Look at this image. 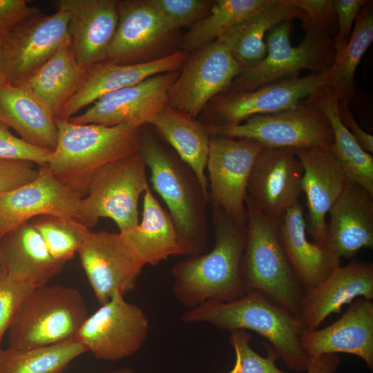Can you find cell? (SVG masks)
<instances>
[{
  "label": "cell",
  "mask_w": 373,
  "mask_h": 373,
  "mask_svg": "<svg viewBox=\"0 0 373 373\" xmlns=\"http://www.w3.org/2000/svg\"><path fill=\"white\" fill-rule=\"evenodd\" d=\"M124 242L144 262L155 266L173 256H184L175 225L148 186L143 195L142 220L119 232Z\"/></svg>",
  "instance_id": "28"
},
{
  "label": "cell",
  "mask_w": 373,
  "mask_h": 373,
  "mask_svg": "<svg viewBox=\"0 0 373 373\" xmlns=\"http://www.w3.org/2000/svg\"><path fill=\"white\" fill-rule=\"evenodd\" d=\"M204 126L209 136L250 140L267 149L328 148L334 140L327 117L307 98L293 109L255 115L238 125Z\"/></svg>",
  "instance_id": "9"
},
{
  "label": "cell",
  "mask_w": 373,
  "mask_h": 373,
  "mask_svg": "<svg viewBox=\"0 0 373 373\" xmlns=\"http://www.w3.org/2000/svg\"><path fill=\"white\" fill-rule=\"evenodd\" d=\"M350 104L338 100L341 119L361 148L369 153H373V136L365 132L357 123L350 109Z\"/></svg>",
  "instance_id": "46"
},
{
  "label": "cell",
  "mask_w": 373,
  "mask_h": 373,
  "mask_svg": "<svg viewBox=\"0 0 373 373\" xmlns=\"http://www.w3.org/2000/svg\"><path fill=\"white\" fill-rule=\"evenodd\" d=\"M373 39L372 1H368L359 12L347 44L332 66L329 84L338 100L350 104L354 90V75L362 56Z\"/></svg>",
  "instance_id": "36"
},
{
  "label": "cell",
  "mask_w": 373,
  "mask_h": 373,
  "mask_svg": "<svg viewBox=\"0 0 373 373\" xmlns=\"http://www.w3.org/2000/svg\"><path fill=\"white\" fill-rule=\"evenodd\" d=\"M52 151L15 136L8 126L0 122V160L29 162L41 167L47 165Z\"/></svg>",
  "instance_id": "40"
},
{
  "label": "cell",
  "mask_w": 373,
  "mask_h": 373,
  "mask_svg": "<svg viewBox=\"0 0 373 373\" xmlns=\"http://www.w3.org/2000/svg\"><path fill=\"white\" fill-rule=\"evenodd\" d=\"M169 26L175 30L191 26L205 18L213 0H149Z\"/></svg>",
  "instance_id": "39"
},
{
  "label": "cell",
  "mask_w": 373,
  "mask_h": 373,
  "mask_svg": "<svg viewBox=\"0 0 373 373\" xmlns=\"http://www.w3.org/2000/svg\"><path fill=\"white\" fill-rule=\"evenodd\" d=\"M0 247L6 274L35 287L46 284L64 265L52 257L30 221L3 235Z\"/></svg>",
  "instance_id": "27"
},
{
  "label": "cell",
  "mask_w": 373,
  "mask_h": 373,
  "mask_svg": "<svg viewBox=\"0 0 373 373\" xmlns=\"http://www.w3.org/2000/svg\"><path fill=\"white\" fill-rule=\"evenodd\" d=\"M87 352L77 340L17 350H0V373H62L76 358Z\"/></svg>",
  "instance_id": "35"
},
{
  "label": "cell",
  "mask_w": 373,
  "mask_h": 373,
  "mask_svg": "<svg viewBox=\"0 0 373 373\" xmlns=\"http://www.w3.org/2000/svg\"><path fill=\"white\" fill-rule=\"evenodd\" d=\"M174 149L177 155L193 171L204 192L209 195L205 169L209 135L204 124L169 106L150 123Z\"/></svg>",
  "instance_id": "32"
},
{
  "label": "cell",
  "mask_w": 373,
  "mask_h": 373,
  "mask_svg": "<svg viewBox=\"0 0 373 373\" xmlns=\"http://www.w3.org/2000/svg\"><path fill=\"white\" fill-rule=\"evenodd\" d=\"M300 345L309 358L324 354L356 355L373 369V303L359 298L349 304L342 316L321 329L305 330Z\"/></svg>",
  "instance_id": "24"
},
{
  "label": "cell",
  "mask_w": 373,
  "mask_h": 373,
  "mask_svg": "<svg viewBox=\"0 0 373 373\" xmlns=\"http://www.w3.org/2000/svg\"><path fill=\"white\" fill-rule=\"evenodd\" d=\"M211 212L213 249L189 256L171 269L172 293L186 310L207 300L231 301L246 293L242 272L246 224L213 205Z\"/></svg>",
  "instance_id": "1"
},
{
  "label": "cell",
  "mask_w": 373,
  "mask_h": 373,
  "mask_svg": "<svg viewBox=\"0 0 373 373\" xmlns=\"http://www.w3.org/2000/svg\"><path fill=\"white\" fill-rule=\"evenodd\" d=\"M0 122L33 145L50 150L57 146L53 112L26 86H0Z\"/></svg>",
  "instance_id": "26"
},
{
  "label": "cell",
  "mask_w": 373,
  "mask_h": 373,
  "mask_svg": "<svg viewBox=\"0 0 373 373\" xmlns=\"http://www.w3.org/2000/svg\"><path fill=\"white\" fill-rule=\"evenodd\" d=\"M266 148L250 140L210 135L207 166L211 205L236 222H247V184L252 168Z\"/></svg>",
  "instance_id": "14"
},
{
  "label": "cell",
  "mask_w": 373,
  "mask_h": 373,
  "mask_svg": "<svg viewBox=\"0 0 373 373\" xmlns=\"http://www.w3.org/2000/svg\"><path fill=\"white\" fill-rule=\"evenodd\" d=\"M246 241L242 272L246 292L256 291L298 316L305 289L280 242L278 221L247 197Z\"/></svg>",
  "instance_id": "5"
},
{
  "label": "cell",
  "mask_w": 373,
  "mask_h": 373,
  "mask_svg": "<svg viewBox=\"0 0 373 373\" xmlns=\"http://www.w3.org/2000/svg\"><path fill=\"white\" fill-rule=\"evenodd\" d=\"M0 240H1V238H0ZM5 275H6V273H5V269L3 267L1 247H0V280L4 277Z\"/></svg>",
  "instance_id": "50"
},
{
  "label": "cell",
  "mask_w": 373,
  "mask_h": 373,
  "mask_svg": "<svg viewBox=\"0 0 373 373\" xmlns=\"http://www.w3.org/2000/svg\"><path fill=\"white\" fill-rule=\"evenodd\" d=\"M88 71L77 61L69 37L23 86L43 101L56 117L79 89Z\"/></svg>",
  "instance_id": "33"
},
{
  "label": "cell",
  "mask_w": 373,
  "mask_h": 373,
  "mask_svg": "<svg viewBox=\"0 0 373 373\" xmlns=\"http://www.w3.org/2000/svg\"><path fill=\"white\" fill-rule=\"evenodd\" d=\"M5 35H0V52H1V48L2 43H3ZM6 83H7L6 81L0 70V86Z\"/></svg>",
  "instance_id": "49"
},
{
  "label": "cell",
  "mask_w": 373,
  "mask_h": 373,
  "mask_svg": "<svg viewBox=\"0 0 373 373\" xmlns=\"http://www.w3.org/2000/svg\"><path fill=\"white\" fill-rule=\"evenodd\" d=\"M106 373H134V371L133 370L132 368L129 367H124L118 370L106 372Z\"/></svg>",
  "instance_id": "48"
},
{
  "label": "cell",
  "mask_w": 373,
  "mask_h": 373,
  "mask_svg": "<svg viewBox=\"0 0 373 373\" xmlns=\"http://www.w3.org/2000/svg\"><path fill=\"white\" fill-rule=\"evenodd\" d=\"M356 298L373 299V264L353 260L334 267L320 283L305 289L300 303V318L305 330L318 329L332 313Z\"/></svg>",
  "instance_id": "22"
},
{
  "label": "cell",
  "mask_w": 373,
  "mask_h": 373,
  "mask_svg": "<svg viewBox=\"0 0 373 373\" xmlns=\"http://www.w3.org/2000/svg\"><path fill=\"white\" fill-rule=\"evenodd\" d=\"M251 336L243 329L230 332L229 343L236 360L234 366L227 373H286L276 365L277 355L267 343H264L267 355L262 356L251 347Z\"/></svg>",
  "instance_id": "38"
},
{
  "label": "cell",
  "mask_w": 373,
  "mask_h": 373,
  "mask_svg": "<svg viewBox=\"0 0 373 373\" xmlns=\"http://www.w3.org/2000/svg\"><path fill=\"white\" fill-rule=\"evenodd\" d=\"M273 0H216L209 14L181 37L180 50L190 53L216 41Z\"/></svg>",
  "instance_id": "34"
},
{
  "label": "cell",
  "mask_w": 373,
  "mask_h": 373,
  "mask_svg": "<svg viewBox=\"0 0 373 373\" xmlns=\"http://www.w3.org/2000/svg\"><path fill=\"white\" fill-rule=\"evenodd\" d=\"M179 71L158 74L133 86L106 94L85 112L68 120L77 124H96L107 126L126 124L142 128L150 124L168 106L169 90Z\"/></svg>",
  "instance_id": "17"
},
{
  "label": "cell",
  "mask_w": 373,
  "mask_h": 373,
  "mask_svg": "<svg viewBox=\"0 0 373 373\" xmlns=\"http://www.w3.org/2000/svg\"><path fill=\"white\" fill-rule=\"evenodd\" d=\"M35 287L7 274L0 280V350L3 335L8 330L19 304Z\"/></svg>",
  "instance_id": "41"
},
{
  "label": "cell",
  "mask_w": 373,
  "mask_h": 373,
  "mask_svg": "<svg viewBox=\"0 0 373 373\" xmlns=\"http://www.w3.org/2000/svg\"><path fill=\"white\" fill-rule=\"evenodd\" d=\"M290 1L305 13V18L307 20L321 27L331 36L336 31L337 21L333 0H290Z\"/></svg>",
  "instance_id": "44"
},
{
  "label": "cell",
  "mask_w": 373,
  "mask_h": 373,
  "mask_svg": "<svg viewBox=\"0 0 373 373\" xmlns=\"http://www.w3.org/2000/svg\"><path fill=\"white\" fill-rule=\"evenodd\" d=\"M190 54L180 50L160 59L134 65L117 64L108 60L100 62L88 70L79 89L55 118L69 119L82 108L106 94L133 86L158 74L179 71Z\"/></svg>",
  "instance_id": "25"
},
{
  "label": "cell",
  "mask_w": 373,
  "mask_h": 373,
  "mask_svg": "<svg viewBox=\"0 0 373 373\" xmlns=\"http://www.w3.org/2000/svg\"><path fill=\"white\" fill-rule=\"evenodd\" d=\"M57 142L47 164L66 186L84 198L102 166L140 151L141 128L77 124L55 118Z\"/></svg>",
  "instance_id": "4"
},
{
  "label": "cell",
  "mask_w": 373,
  "mask_h": 373,
  "mask_svg": "<svg viewBox=\"0 0 373 373\" xmlns=\"http://www.w3.org/2000/svg\"><path fill=\"white\" fill-rule=\"evenodd\" d=\"M77 254L98 303L116 293L132 291L146 265L122 240L119 233L90 231Z\"/></svg>",
  "instance_id": "16"
},
{
  "label": "cell",
  "mask_w": 373,
  "mask_h": 373,
  "mask_svg": "<svg viewBox=\"0 0 373 373\" xmlns=\"http://www.w3.org/2000/svg\"><path fill=\"white\" fill-rule=\"evenodd\" d=\"M88 316L77 289L46 284L36 287L17 309L8 330V348L24 350L76 339Z\"/></svg>",
  "instance_id": "6"
},
{
  "label": "cell",
  "mask_w": 373,
  "mask_h": 373,
  "mask_svg": "<svg viewBox=\"0 0 373 373\" xmlns=\"http://www.w3.org/2000/svg\"><path fill=\"white\" fill-rule=\"evenodd\" d=\"M68 14L36 12L4 36L0 70L7 83L23 86L69 38Z\"/></svg>",
  "instance_id": "12"
},
{
  "label": "cell",
  "mask_w": 373,
  "mask_h": 373,
  "mask_svg": "<svg viewBox=\"0 0 373 373\" xmlns=\"http://www.w3.org/2000/svg\"><path fill=\"white\" fill-rule=\"evenodd\" d=\"M372 198L363 187L347 181L330 209L324 249L335 266L363 248H373Z\"/></svg>",
  "instance_id": "23"
},
{
  "label": "cell",
  "mask_w": 373,
  "mask_h": 373,
  "mask_svg": "<svg viewBox=\"0 0 373 373\" xmlns=\"http://www.w3.org/2000/svg\"><path fill=\"white\" fill-rule=\"evenodd\" d=\"M184 323H207L229 332L251 330L269 342L278 358L289 369L306 371L309 357L300 345L305 331L300 318L256 291L231 301L207 300L186 310Z\"/></svg>",
  "instance_id": "2"
},
{
  "label": "cell",
  "mask_w": 373,
  "mask_h": 373,
  "mask_svg": "<svg viewBox=\"0 0 373 373\" xmlns=\"http://www.w3.org/2000/svg\"><path fill=\"white\" fill-rule=\"evenodd\" d=\"M240 70L228 47L217 39L190 54L169 90L168 106L196 118Z\"/></svg>",
  "instance_id": "15"
},
{
  "label": "cell",
  "mask_w": 373,
  "mask_h": 373,
  "mask_svg": "<svg viewBox=\"0 0 373 373\" xmlns=\"http://www.w3.org/2000/svg\"><path fill=\"white\" fill-rule=\"evenodd\" d=\"M294 150L303 169L302 190L305 193L307 206L306 231L314 242L324 248L326 216L348 180L341 163L328 148Z\"/></svg>",
  "instance_id": "20"
},
{
  "label": "cell",
  "mask_w": 373,
  "mask_h": 373,
  "mask_svg": "<svg viewBox=\"0 0 373 373\" xmlns=\"http://www.w3.org/2000/svg\"><path fill=\"white\" fill-rule=\"evenodd\" d=\"M150 321L138 305L116 292L86 320L76 340L97 359L117 361L137 353L144 344Z\"/></svg>",
  "instance_id": "13"
},
{
  "label": "cell",
  "mask_w": 373,
  "mask_h": 373,
  "mask_svg": "<svg viewBox=\"0 0 373 373\" xmlns=\"http://www.w3.org/2000/svg\"><path fill=\"white\" fill-rule=\"evenodd\" d=\"M30 0H0V35H6L18 23L40 10Z\"/></svg>",
  "instance_id": "45"
},
{
  "label": "cell",
  "mask_w": 373,
  "mask_h": 373,
  "mask_svg": "<svg viewBox=\"0 0 373 373\" xmlns=\"http://www.w3.org/2000/svg\"><path fill=\"white\" fill-rule=\"evenodd\" d=\"M278 233L285 254L305 289L322 282L336 267L323 247L307 239L303 207L299 201L278 221Z\"/></svg>",
  "instance_id": "29"
},
{
  "label": "cell",
  "mask_w": 373,
  "mask_h": 373,
  "mask_svg": "<svg viewBox=\"0 0 373 373\" xmlns=\"http://www.w3.org/2000/svg\"><path fill=\"white\" fill-rule=\"evenodd\" d=\"M305 17V13L290 0H273L218 39L228 47L242 70L254 66L266 56L265 37L270 30L283 23L295 19L302 21Z\"/></svg>",
  "instance_id": "30"
},
{
  "label": "cell",
  "mask_w": 373,
  "mask_h": 373,
  "mask_svg": "<svg viewBox=\"0 0 373 373\" xmlns=\"http://www.w3.org/2000/svg\"><path fill=\"white\" fill-rule=\"evenodd\" d=\"M146 169L139 152L97 170L81 201V222L90 229L100 218H108L119 232L137 225L139 198L149 186Z\"/></svg>",
  "instance_id": "8"
},
{
  "label": "cell",
  "mask_w": 373,
  "mask_h": 373,
  "mask_svg": "<svg viewBox=\"0 0 373 373\" xmlns=\"http://www.w3.org/2000/svg\"><path fill=\"white\" fill-rule=\"evenodd\" d=\"M332 68L321 74L292 77L244 91L224 92L204 110L207 125H238L251 117L293 109L320 87L330 83Z\"/></svg>",
  "instance_id": "11"
},
{
  "label": "cell",
  "mask_w": 373,
  "mask_h": 373,
  "mask_svg": "<svg viewBox=\"0 0 373 373\" xmlns=\"http://www.w3.org/2000/svg\"><path fill=\"white\" fill-rule=\"evenodd\" d=\"M29 162L0 160V197L32 180L39 167Z\"/></svg>",
  "instance_id": "43"
},
{
  "label": "cell",
  "mask_w": 373,
  "mask_h": 373,
  "mask_svg": "<svg viewBox=\"0 0 373 373\" xmlns=\"http://www.w3.org/2000/svg\"><path fill=\"white\" fill-rule=\"evenodd\" d=\"M51 5L69 15L67 30L79 64L89 70L106 61L118 23L117 0H54Z\"/></svg>",
  "instance_id": "21"
},
{
  "label": "cell",
  "mask_w": 373,
  "mask_h": 373,
  "mask_svg": "<svg viewBox=\"0 0 373 373\" xmlns=\"http://www.w3.org/2000/svg\"><path fill=\"white\" fill-rule=\"evenodd\" d=\"M82 199L59 181L47 165L41 166L34 180L0 197V238L40 216L55 215L80 221Z\"/></svg>",
  "instance_id": "19"
},
{
  "label": "cell",
  "mask_w": 373,
  "mask_h": 373,
  "mask_svg": "<svg viewBox=\"0 0 373 373\" xmlns=\"http://www.w3.org/2000/svg\"><path fill=\"white\" fill-rule=\"evenodd\" d=\"M341 360L337 354H324L315 358H309L307 373H335Z\"/></svg>",
  "instance_id": "47"
},
{
  "label": "cell",
  "mask_w": 373,
  "mask_h": 373,
  "mask_svg": "<svg viewBox=\"0 0 373 373\" xmlns=\"http://www.w3.org/2000/svg\"><path fill=\"white\" fill-rule=\"evenodd\" d=\"M139 152L150 170L155 191L169 209L184 256L205 253L209 233L206 208L210 199L195 173L153 132L142 128Z\"/></svg>",
  "instance_id": "3"
},
{
  "label": "cell",
  "mask_w": 373,
  "mask_h": 373,
  "mask_svg": "<svg viewBox=\"0 0 373 373\" xmlns=\"http://www.w3.org/2000/svg\"><path fill=\"white\" fill-rule=\"evenodd\" d=\"M301 21L305 36L298 45H291V22L275 27L265 37L266 56L254 66L242 69L224 92L254 90L298 76L302 70L321 74L330 69L336 57L332 36L306 18Z\"/></svg>",
  "instance_id": "7"
},
{
  "label": "cell",
  "mask_w": 373,
  "mask_h": 373,
  "mask_svg": "<svg viewBox=\"0 0 373 373\" xmlns=\"http://www.w3.org/2000/svg\"><path fill=\"white\" fill-rule=\"evenodd\" d=\"M327 117L332 129L333 142L328 147L343 166L348 181L373 196V157L363 150L341 119L338 98L329 84L307 97Z\"/></svg>",
  "instance_id": "31"
},
{
  "label": "cell",
  "mask_w": 373,
  "mask_h": 373,
  "mask_svg": "<svg viewBox=\"0 0 373 373\" xmlns=\"http://www.w3.org/2000/svg\"><path fill=\"white\" fill-rule=\"evenodd\" d=\"M41 236L50 255L65 264L77 254L90 233L77 219L55 215H44L30 220Z\"/></svg>",
  "instance_id": "37"
},
{
  "label": "cell",
  "mask_w": 373,
  "mask_h": 373,
  "mask_svg": "<svg viewBox=\"0 0 373 373\" xmlns=\"http://www.w3.org/2000/svg\"><path fill=\"white\" fill-rule=\"evenodd\" d=\"M303 169L292 149H265L247 184V198L267 217L278 221L298 202Z\"/></svg>",
  "instance_id": "18"
},
{
  "label": "cell",
  "mask_w": 373,
  "mask_h": 373,
  "mask_svg": "<svg viewBox=\"0 0 373 373\" xmlns=\"http://www.w3.org/2000/svg\"><path fill=\"white\" fill-rule=\"evenodd\" d=\"M118 23L107 59L124 65L148 63L180 50L171 28L149 0H117Z\"/></svg>",
  "instance_id": "10"
},
{
  "label": "cell",
  "mask_w": 373,
  "mask_h": 373,
  "mask_svg": "<svg viewBox=\"0 0 373 373\" xmlns=\"http://www.w3.org/2000/svg\"><path fill=\"white\" fill-rule=\"evenodd\" d=\"M367 0H333L334 10L337 21V32L333 39L338 58L345 48L352 32V28L361 8Z\"/></svg>",
  "instance_id": "42"
}]
</instances>
